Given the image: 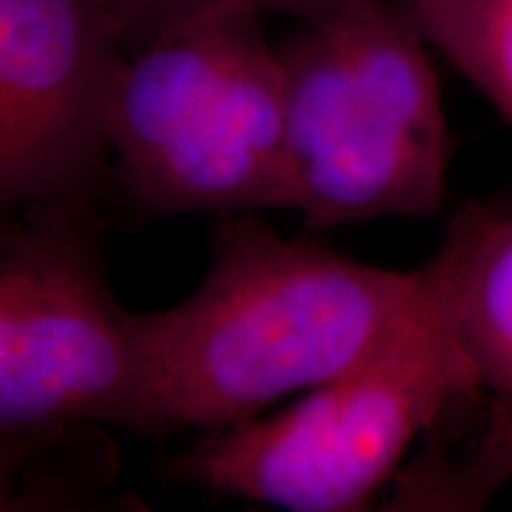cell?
Returning a JSON list of instances; mask_svg holds the SVG:
<instances>
[{"label": "cell", "instance_id": "1", "mask_svg": "<svg viewBox=\"0 0 512 512\" xmlns=\"http://www.w3.org/2000/svg\"><path fill=\"white\" fill-rule=\"evenodd\" d=\"M209 247L188 299L136 313L169 430H228L344 375L399 332L425 287V268L361 264L247 211L216 216Z\"/></svg>", "mask_w": 512, "mask_h": 512}, {"label": "cell", "instance_id": "2", "mask_svg": "<svg viewBox=\"0 0 512 512\" xmlns=\"http://www.w3.org/2000/svg\"><path fill=\"white\" fill-rule=\"evenodd\" d=\"M105 136L117 202L138 223L292 209L285 69L247 5L200 12L126 50Z\"/></svg>", "mask_w": 512, "mask_h": 512}, {"label": "cell", "instance_id": "3", "mask_svg": "<svg viewBox=\"0 0 512 512\" xmlns=\"http://www.w3.org/2000/svg\"><path fill=\"white\" fill-rule=\"evenodd\" d=\"M278 48L292 209L309 230L427 219L453 138L427 43L394 0H349Z\"/></svg>", "mask_w": 512, "mask_h": 512}, {"label": "cell", "instance_id": "4", "mask_svg": "<svg viewBox=\"0 0 512 512\" xmlns=\"http://www.w3.org/2000/svg\"><path fill=\"white\" fill-rule=\"evenodd\" d=\"M422 297L373 356L294 406L157 463L166 482L292 512H356L448 408L479 392L453 325L444 261L425 266Z\"/></svg>", "mask_w": 512, "mask_h": 512}, {"label": "cell", "instance_id": "5", "mask_svg": "<svg viewBox=\"0 0 512 512\" xmlns=\"http://www.w3.org/2000/svg\"><path fill=\"white\" fill-rule=\"evenodd\" d=\"M110 223L105 204L57 200L0 235V430L169 432L136 311L110 283Z\"/></svg>", "mask_w": 512, "mask_h": 512}, {"label": "cell", "instance_id": "6", "mask_svg": "<svg viewBox=\"0 0 512 512\" xmlns=\"http://www.w3.org/2000/svg\"><path fill=\"white\" fill-rule=\"evenodd\" d=\"M121 55L102 0H0V235L41 204L117 202L105 102Z\"/></svg>", "mask_w": 512, "mask_h": 512}, {"label": "cell", "instance_id": "7", "mask_svg": "<svg viewBox=\"0 0 512 512\" xmlns=\"http://www.w3.org/2000/svg\"><path fill=\"white\" fill-rule=\"evenodd\" d=\"M437 254L479 392L512 408V209L460 211Z\"/></svg>", "mask_w": 512, "mask_h": 512}, {"label": "cell", "instance_id": "8", "mask_svg": "<svg viewBox=\"0 0 512 512\" xmlns=\"http://www.w3.org/2000/svg\"><path fill=\"white\" fill-rule=\"evenodd\" d=\"M119 456L102 425L0 430V512L133 510L112 494Z\"/></svg>", "mask_w": 512, "mask_h": 512}, {"label": "cell", "instance_id": "9", "mask_svg": "<svg viewBox=\"0 0 512 512\" xmlns=\"http://www.w3.org/2000/svg\"><path fill=\"white\" fill-rule=\"evenodd\" d=\"M408 22L512 124V0H394Z\"/></svg>", "mask_w": 512, "mask_h": 512}, {"label": "cell", "instance_id": "10", "mask_svg": "<svg viewBox=\"0 0 512 512\" xmlns=\"http://www.w3.org/2000/svg\"><path fill=\"white\" fill-rule=\"evenodd\" d=\"M102 3L126 53L171 24L223 5H247L259 10L261 15L283 12L297 17L302 24H309L335 15L349 0H102Z\"/></svg>", "mask_w": 512, "mask_h": 512}, {"label": "cell", "instance_id": "11", "mask_svg": "<svg viewBox=\"0 0 512 512\" xmlns=\"http://www.w3.org/2000/svg\"><path fill=\"white\" fill-rule=\"evenodd\" d=\"M508 411H505L501 418L496 422V430L491 434V439H494L496 444V451L498 456H501V463L505 467V472H512V408L505 406Z\"/></svg>", "mask_w": 512, "mask_h": 512}]
</instances>
